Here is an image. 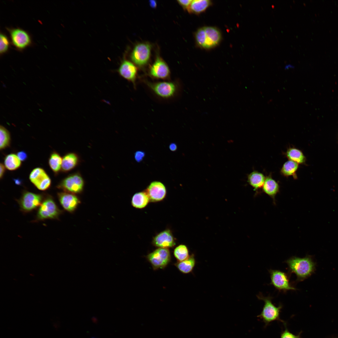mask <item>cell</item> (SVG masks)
I'll return each mask as SVG.
<instances>
[{"label":"cell","mask_w":338,"mask_h":338,"mask_svg":"<svg viewBox=\"0 0 338 338\" xmlns=\"http://www.w3.org/2000/svg\"><path fill=\"white\" fill-rule=\"evenodd\" d=\"M79 161L78 156L75 153H70L66 154L62 159V170L64 172L71 170L77 165Z\"/></svg>","instance_id":"44dd1931"},{"label":"cell","mask_w":338,"mask_h":338,"mask_svg":"<svg viewBox=\"0 0 338 338\" xmlns=\"http://www.w3.org/2000/svg\"><path fill=\"white\" fill-rule=\"evenodd\" d=\"M14 181L15 183L17 185H20L21 183V181L18 179H14Z\"/></svg>","instance_id":"74e56055"},{"label":"cell","mask_w":338,"mask_h":338,"mask_svg":"<svg viewBox=\"0 0 338 338\" xmlns=\"http://www.w3.org/2000/svg\"><path fill=\"white\" fill-rule=\"evenodd\" d=\"M62 213L53 198L48 197L44 199L39 207L36 218L38 220L58 219Z\"/></svg>","instance_id":"5b68a950"},{"label":"cell","mask_w":338,"mask_h":338,"mask_svg":"<svg viewBox=\"0 0 338 338\" xmlns=\"http://www.w3.org/2000/svg\"><path fill=\"white\" fill-rule=\"evenodd\" d=\"M169 148L172 151H175L177 149V145L174 143H171L169 146Z\"/></svg>","instance_id":"d590c367"},{"label":"cell","mask_w":338,"mask_h":338,"mask_svg":"<svg viewBox=\"0 0 338 338\" xmlns=\"http://www.w3.org/2000/svg\"><path fill=\"white\" fill-rule=\"evenodd\" d=\"M269 271L271 279L270 284L276 289L284 292L297 289L291 284L287 274L278 270L270 269Z\"/></svg>","instance_id":"ba28073f"},{"label":"cell","mask_w":338,"mask_h":338,"mask_svg":"<svg viewBox=\"0 0 338 338\" xmlns=\"http://www.w3.org/2000/svg\"><path fill=\"white\" fill-rule=\"evenodd\" d=\"M84 186L82 177L79 174L76 173L65 178L58 185V187L64 192L75 194L82 192Z\"/></svg>","instance_id":"52a82bcc"},{"label":"cell","mask_w":338,"mask_h":338,"mask_svg":"<svg viewBox=\"0 0 338 338\" xmlns=\"http://www.w3.org/2000/svg\"><path fill=\"white\" fill-rule=\"evenodd\" d=\"M196 264L194 255L192 254L186 259L181 261H177L174 265L182 273L188 274L192 271Z\"/></svg>","instance_id":"d6986e66"},{"label":"cell","mask_w":338,"mask_h":338,"mask_svg":"<svg viewBox=\"0 0 338 338\" xmlns=\"http://www.w3.org/2000/svg\"><path fill=\"white\" fill-rule=\"evenodd\" d=\"M299 165L296 162L289 160L283 164L280 169V173L284 177L292 176L296 179L297 178L296 172L299 168Z\"/></svg>","instance_id":"cb8c5ba5"},{"label":"cell","mask_w":338,"mask_h":338,"mask_svg":"<svg viewBox=\"0 0 338 338\" xmlns=\"http://www.w3.org/2000/svg\"><path fill=\"white\" fill-rule=\"evenodd\" d=\"M146 83L156 95L163 99L172 98L176 94L178 90L177 85L173 81L152 82L147 81Z\"/></svg>","instance_id":"277c9868"},{"label":"cell","mask_w":338,"mask_h":338,"mask_svg":"<svg viewBox=\"0 0 338 338\" xmlns=\"http://www.w3.org/2000/svg\"><path fill=\"white\" fill-rule=\"evenodd\" d=\"M146 193L151 202H158L162 200L166 194L165 186L160 182L154 181L148 186Z\"/></svg>","instance_id":"2e32d148"},{"label":"cell","mask_w":338,"mask_h":338,"mask_svg":"<svg viewBox=\"0 0 338 338\" xmlns=\"http://www.w3.org/2000/svg\"><path fill=\"white\" fill-rule=\"evenodd\" d=\"M17 156L21 161H24L27 158V153L23 151H19L17 154Z\"/></svg>","instance_id":"836d02e7"},{"label":"cell","mask_w":338,"mask_h":338,"mask_svg":"<svg viewBox=\"0 0 338 338\" xmlns=\"http://www.w3.org/2000/svg\"><path fill=\"white\" fill-rule=\"evenodd\" d=\"M10 141V134L8 131L4 127H0V148L1 150L9 146Z\"/></svg>","instance_id":"f1b7e54d"},{"label":"cell","mask_w":338,"mask_h":338,"mask_svg":"<svg viewBox=\"0 0 338 338\" xmlns=\"http://www.w3.org/2000/svg\"><path fill=\"white\" fill-rule=\"evenodd\" d=\"M0 38V53L1 54H3L8 51L9 46V41L6 36L3 33H1Z\"/></svg>","instance_id":"f546056e"},{"label":"cell","mask_w":338,"mask_h":338,"mask_svg":"<svg viewBox=\"0 0 338 338\" xmlns=\"http://www.w3.org/2000/svg\"><path fill=\"white\" fill-rule=\"evenodd\" d=\"M153 245L158 248H168L176 244L175 240L171 231L167 229L158 233L153 238Z\"/></svg>","instance_id":"e0dca14e"},{"label":"cell","mask_w":338,"mask_h":338,"mask_svg":"<svg viewBox=\"0 0 338 338\" xmlns=\"http://www.w3.org/2000/svg\"><path fill=\"white\" fill-rule=\"evenodd\" d=\"M150 201L146 192H141L135 193L132 197L131 203L132 206L136 208L145 207Z\"/></svg>","instance_id":"d4e9b609"},{"label":"cell","mask_w":338,"mask_h":338,"mask_svg":"<svg viewBox=\"0 0 338 338\" xmlns=\"http://www.w3.org/2000/svg\"><path fill=\"white\" fill-rule=\"evenodd\" d=\"M9 31L12 43L18 49H23L30 44L31 38L25 31L15 28L10 29Z\"/></svg>","instance_id":"4fadbf2b"},{"label":"cell","mask_w":338,"mask_h":338,"mask_svg":"<svg viewBox=\"0 0 338 338\" xmlns=\"http://www.w3.org/2000/svg\"><path fill=\"white\" fill-rule=\"evenodd\" d=\"M62 160L58 153L54 152L51 154L49 161V165L55 173H58L61 169Z\"/></svg>","instance_id":"4316f807"},{"label":"cell","mask_w":338,"mask_h":338,"mask_svg":"<svg viewBox=\"0 0 338 338\" xmlns=\"http://www.w3.org/2000/svg\"><path fill=\"white\" fill-rule=\"evenodd\" d=\"M248 182L255 191L262 188L266 177L262 173L254 171L248 176Z\"/></svg>","instance_id":"ffe728a7"},{"label":"cell","mask_w":338,"mask_h":338,"mask_svg":"<svg viewBox=\"0 0 338 338\" xmlns=\"http://www.w3.org/2000/svg\"><path fill=\"white\" fill-rule=\"evenodd\" d=\"M150 6L153 8H155L156 6V3L155 1L151 0L150 1Z\"/></svg>","instance_id":"8d00e7d4"},{"label":"cell","mask_w":338,"mask_h":338,"mask_svg":"<svg viewBox=\"0 0 338 338\" xmlns=\"http://www.w3.org/2000/svg\"><path fill=\"white\" fill-rule=\"evenodd\" d=\"M4 165L10 171L15 170L21 165V161L17 155L10 154L7 155L4 160Z\"/></svg>","instance_id":"484cf974"},{"label":"cell","mask_w":338,"mask_h":338,"mask_svg":"<svg viewBox=\"0 0 338 338\" xmlns=\"http://www.w3.org/2000/svg\"><path fill=\"white\" fill-rule=\"evenodd\" d=\"M285 326V329L282 331L280 335V338H301V332H300L298 334L295 335L290 332L288 329L286 327V323L284 324Z\"/></svg>","instance_id":"4dcf8cb0"},{"label":"cell","mask_w":338,"mask_h":338,"mask_svg":"<svg viewBox=\"0 0 338 338\" xmlns=\"http://www.w3.org/2000/svg\"><path fill=\"white\" fill-rule=\"evenodd\" d=\"M173 254L177 261L184 260L190 256L187 247L184 244H181L177 247L174 249Z\"/></svg>","instance_id":"83f0119b"},{"label":"cell","mask_w":338,"mask_h":338,"mask_svg":"<svg viewBox=\"0 0 338 338\" xmlns=\"http://www.w3.org/2000/svg\"></svg>","instance_id":"ab89813d"},{"label":"cell","mask_w":338,"mask_h":338,"mask_svg":"<svg viewBox=\"0 0 338 338\" xmlns=\"http://www.w3.org/2000/svg\"><path fill=\"white\" fill-rule=\"evenodd\" d=\"M153 269L156 270L164 269L171 260L170 252L168 248H158L148 254L146 257Z\"/></svg>","instance_id":"8992f818"},{"label":"cell","mask_w":338,"mask_h":338,"mask_svg":"<svg viewBox=\"0 0 338 338\" xmlns=\"http://www.w3.org/2000/svg\"><path fill=\"white\" fill-rule=\"evenodd\" d=\"M29 178L33 184L40 190H47L50 186V179L42 168L38 167L33 169L30 173Z\"/></svg>","instance_id":"7c38bea8"},{"label":"cell","mask_w":338,"mask_h":338,"mask_svg":"<svg viewBox=\"0 0 338 338\" xmlns=\"http://www.w3.org/2000/svg\"><path fill=\"white\" fill-rule=\"evenodd\" d=\"M211 4V1L209 0H192L187 10L190 13L200 14L204 12Z\"/></svg>","instance_id":"603a6c76"},{"label":"cell","mask_w":338,"mask_h":338,"mask_svg":"<svg viewBox=\"0 0 338 338\" xmlns=\"http://www.w3.org/2000/svg\"><path fill=\"white\" fill-rule=\"evenodd\" d=\"M145 155L144 152L141 151H137L135 154V158L137 162H139L141 161Z\"/></svg>","instance_id":"1f68e13d"},{"label":"cell","mask_w":338,"mask_h":338,"mask_svg":"<svg viewBox=\"0 0 338 338\" xmlns=\"http://www.w3.org/2000/svg\"><path fill=\"white\" fill-rule=\"evenodd\" d=\"M262 188L265 193L274 200L275 196L279 191V187L278 183L269 175L266 177Z\"/></svg>","instance_id":"ac0fdd59"},{"label":"cell","mask_w":338,"mask_h":338,"mask_svg":"<svg viewBox=\"0 0 338 338\" xmlns=\"http://www.w3.org/2000/svg\"><path fill=\"white\" fill-rule=\"evenodd\" d=\"M192 0H177L178 3L181 5L183 8L187 9L188 8L191 3Z\"/></svg>","instance_id":"d6a6232c"},{"label":"cell","mask_w":338,"mask_h":338,"mask_svg":"<svg viewBox=\"0 0 338 338\" xmlns=\"http://www.w3.org/2000/svg\"><path fill=\"white\" fill-rule=\"evenodd\" d=\"M44 200L42 195L25 191L23 194L18 203L21 210L27 213L39 207Z\"/></svg>","instance_id":"30bf717a"},{"label":"cell","mask_w":338,"mask_h":338,"mask_svg":"<svg viewBox=\"0 0 338 338\" xmlns=\"http://www.w3.org/2000/svg\"><path fill=\"white\" fill-rule=\"evenodd\" d=\"M289 274H294L296 281H301L310 277L315 269V264L310 256L304 258L292 256L285 261Z\"/></svg>","instance_id":"6da1fadb"},{"label":"cell","mask_w":338,"mask_h":338,"mask_svg":"<svg viewBox=\"0 0 338 338\" xmlns=\"http://www.w3.org/2000/svg\"><path fill=\"white\" fill-rule=\"evenodd\" d=\"M5 166L2 163H0V178H2L4 174L5 171Z\"/></svg>","instance_id":"e575fe53"},{"label":"cell","mask_w":338,"mask_h":338,"mask_svg":"<svg viewBox=\"0 0 338 338\" xmlns=\"http://www.w3.org/2000/svg\"><path fill=\"white\" fill-rule=\"evenodd\" d=\"M149 74L153 78L164 80L169 79L170 76V70L167 64L158 57L149 68Z\"/></svg>","instance_id":"8fae6325"},{"label":"cell","mask_w":338,"mask_h":338,"mask_svg":"<svg viewBox=\"0 0 338 338\" xmlns=\"http://www.w3.org/2000/svg\"><path fill=\"white\" fill-rule=\"evenodd\" d=\"M257 296L259 300L264 302L263 310L257 317L263 320L265 326L276 320L281 322L283 324L285 323L280 318V314L283 307L282 305L280 304L278 306H275L272 302V298L270 296L264 297L261 293Z\"/></svg>","instance_id":"3957f363"},{"label":"cell","mask_w":338,"mask_h":338,"mask_svg":"<svg viewBox=\"0 0 338 338\" xmlns=\"http://www.w3.org/2000/svg\"><path fill=\"white\" fill-rule=\"evenodd\" d=\"M118 72L120 76L131 83L135 86L137 75V69L131 62L123 60L118 69Z\"/></svg>","instance_id":"9a60e30c"},{"label":"cell","mask_w":338,"mask_h":338,"mask_svg":"<svg viewBox=\"0 0 338 338\" xmlns=\"http://www.w3.org/2000/svg\"><path fill=\"white\" fill-rule=\"evenodd\" d=\"M58 197L64 209L70 213L74 212L81 203L79 198L75 194L61 192L58 193Z\"/></svg>","instance_id":"5bb4252c"},{"label":"cell","mask_w":338,"mask_h":338,"mask_svg":"<svg viewBox=\"0 0 338 338\" xmlns=\"http://www.w3.org/2000/svg\"><path fill=\"white\" fill-rule=\"evenodd\" d=\"M285 155L289 160L299 164H304L306 161L305 156L302 152L299 149L294 147L288 148Z\"/></svg>","instance_id":"7402d4cb"},{"label":"cell","mask_w":338,"mask_h":338,"mask_svg":"<svg viewBox=\"0 0 338 338\" xmlns=\"http://www.w3.org/2000/svg\"><path fill=\"white\" fill-rule=\"evenodd\" d=\"M151 47L147 43H141L137 44L131 52V58L136 65L142 67L148 62L150 56Z\"/></svg>","instance_id":"9c48e42d"},{"label":"cell","mask_w":338,"mask_h":338,"mask_svg":"<svg viewBox=\"0 0 338 338\" xmlns=\"http://www.w3.org/2000/svg\"><path fill=\"white\" fill-rule=\"evenodd\" d=\"M294 68V66L292 65L288 64V65H286L285 66V69H288L289 68Z\"/></svg>","instance_id":"f35d334b"},{"label":"cell","mask_w":338,"mask_h":338,"mask_svg":"<svg viewBox=\"0 0 338 338\" xmlns=\"http://www.w3.org/2000/svg\"><path fill=\"white\" fill-rule=\"evenodd\" d=\"M197 45L201 48L210 49L215 47L220 42L221 34L216 28L206 26L198 29L195 35Z\"/></svg>","instance_id":"7a4b0ae2"}]
</instances>
